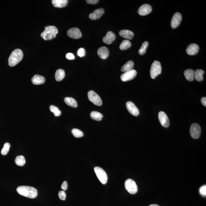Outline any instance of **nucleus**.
I'll list each match as a JSON object with an SVG mask.
<instances>
[{"instance_id":"1","label":"nucleus","mask_w":206,"mask_h":206,"mask_svg":"<svg viewBox=\"0 0 206 206\" xmlns=\"http://www.w3.org/2000/svg\"><path fill=\"white\" fill-rule=\"evenodd\" d=\"M17 191L20 195L30 199L35 198L37 195V191L33 187L28 186H20L18 187Z\"/></svg>"},{"instance_id":"2","label":"nucleus","mask_w":206,"mask_h":206,"mask_svg":"<svg viewBox=\"0 0 206 206\" xmlns=\"http://www.w3.org/2000/svg\"><path fill=\"white\" fill-rule=\"evenodd\" d=\"M24 57V54L22 50L16 49L13 51L10 56L8 63L10 66H15L19 62L22 61Z\"/></svg>"},{"instance_id":"3","label":"nucleus","mask_w":206,"mask_h":206,"mask_svg":"<svg viewBox=\"0 0 206 206\" xmlns=\"http://www.w3.org/2000/svg\"><path fill=\"white\" fill-rule=\"evenodd\" d=\"M58 33V29L55 26H49L45 28V30L41 34L44 40H51L55 38Z\"/></svg>"},{"instance_id":"4","label":"nucleus","mask_w":206,"mask_h":206,"mask_svg":"<svg viewBox=\"0 0 206 206\" xmlns=\"http://www.w3.org/2000/svg\"><path fill=\"white\" fill-rule=\"evenodd\" d=\"M161 63L158 61H154L152 64L150 70V75L152 79H155L161 72Z\"/></svg>"},{"instance_id":"5","label":"nucleus","mask_w":206,"mask_h":206,"mask_svg":"<svg viewBox=\"0 0 206 206\" xmlns=\"http://www.w3.org/2000/svg\"><path fill=\"white\" fill-rule=\"evenodd\" d=\"M96 175L102 184H105L108 180V176L105 171L102 168L96 166L94 168Z\"/></svg>"},{"instance_id":"6","label":"nucleus","mask_w":206,"mask_h":206,"mask_svg":"<svg viewBox=\"0 0 206 206\" xmlns=\"http://www.w3.org/2000/svg\"><path fill=\"white\" fill-rule=\"evenodd\" d=\"M125 187L130 193L134 194L136 193L138 191V187L135 181L129 179L126 181Z\"/></svg>"},{"instance_id":"7","label":"nucleus","mask_w":206,"mask_h":206,"mask_svg":"<svg viewBox=\"0 0 206 206\" xmlns=\"http://www.w3.org/2000/svg\"><path fill=\"white\" fill-rule=\"evenodd\" d=\"M88 96L89 100L95 105L98 106L102 105V100L95 92L92 90L88 92Z\"/></svg>"},{"instance_id":"8","label":"nucleus","mask_w":206,"mask_h":206,"mask_svg":"<svg viewBox=\"0 0 206 206\" xmlns=\"http://www.w3.org/2000/svg\"><path fill=\"white\" fill-rule=\"evenodd\" d=\"M201 132L200 126L197 123H193L191 125L190 132L193 138L197 139L200 137Z\"/></svg>"},{"instance_id":"9","label":"nucleus","mask_w":206,"mask_h":206,"mask_svg":"<svg viewBox=\"0 0 206 206\" xmlns=\"http://www.w3.org/2000/svg\"><path fill=\"white\" fill-rule=\"evenodd\" d=\"M137 74V71L133 69L122 75L120 77L121 79L123 82L130 81L133 79L136 76Z\"/></svg>"},{"instance_id":"10","label":"nucleus","mask_w":206,"mask_h":206,"mask_svg":"<svg viewBox=\"0 0 206 206\" xmlns=\"http://www.w3.org/2000/svg\"><path fill=\"white\" fill-rule=\"evenodd\" d=\"M69 37L74 39H78L82 36L81 31L76 28H73L69 29L67 32Z\"/></svg>"},{"instance_id":"11","label":"nucleus","mask_w":206,"mask_h":206,"mask_svg":"<svg viewBox=\"0 0 206 206\" xmlns=\"http://www.w3.org/2000/svg\"><path fill=\"white\" fill-rule=\"evenodd\" d=\"M181 20H182V15L179 13H175L173 15L171 22V26L173 29L177 28L179 26Z\"/></svg>"},{"instance_id":"12","label":"nucleus","mask_w":206,"mask_h":206,"mask_svg":"<svg viewBox=\"0 0 206 206\" xmlns=\"http://www.w3.org/2000/svg\"><path fill=\"white\" fill-rule=\"evenodd\" d=\"M126 107L129 113L132 115L137 116L139 114V111L133 102L131 101L127 102L126 103Z\"/></svg>"},{"instance_id":"13","label":"nucleus","mask_w":206,"mask_h":206,"mask_svg":"<svg viewBox=\"0 0 206 206\" xmlns=\"http://www.w3.org/2000/svg\"><path fill=\"white\" fill-rule=\"evenodd\" d=\"M158 118L160 123L163 127H168L170 125V121L166 114L164 112L161 111L158 113Z\"/></svg>"},{"instance_id":"14","label":"nucleus","mask_w":206,"mask_h":206,"mask_svg":"<svg viewBox=\"0 0 206 206\" xmlns=\"http://www.w3.org/2000/svg\"><path fill=\"white\" fill-rule=\"evenodd\" d=\"M152 6L148 4L143 5L138 9V13L141 16H145L149 14L152 11Z\"/></svg>"},{"instance_id":"15","label":"nucleus","mask_w":206,"mask_h":206,"mask_svg":"<svg viewBox=\"0 0 206 206\" xmlns=\"http://www.w3.org/2000/svg\"><path fill=\"white\" fill-rule=\"evenodd\" d=\"M104 13V10L102 8L95 10L92 13H91L89 15V19L91 20H97L100 18Z\"/></svg>"},{"instance_id":"16","label":"nucleus","mask_w":206,"mask_h":206,"mask_svg":"<svg viewBox=\"0 0 206 206\" xmlns=\"http://www.w3.org/2000/svg\"><path fill=\"white\" fill-rule=\"evenodd\" d=\"M116 36L113 32H109L103 38V41L107 45H111L115 40Z\"/></svg>"},{"instance_id":"17","label":"nucleus","mask_w":206,"mask_h":206,"mask_svg":"<svg viewBox=\"0 0 206 206\" xmlns=\"http://www.w3.org/2000/svg\"><path fill=\"white\" fill-rule=\"evenodd\" d=\"M199 50L198 45L195 44H191L187 47L186 51L189 55H195L198 52Z\"/></svg>"},{"instance_id":"18","label":"nucleus","mask_w":206,"mask_h":206,"mask_svg":"<svg viewBox=\"0 0 206 206\" xmlns=\"http://www.w3.org/2000/svg\"><path fill=\"white\" fill-rule=\"evenodd\" d=\"M97 54L99 57L102 59L107 58L109 55L108 49L105 47H100L97 50Z\"/></svg>"},{"instance_id":"19","label":"nucleus","mask_w":206,"mask_h":206,"mask_svg":"<svg viewBox=\"0 0 206 206\" xmlns=\"http://www.w3.org/2000/svg\"><path fill=\"white\" fill-rule=\"evenodd\" d=\"M32 81L34 85L42 84L45 83V78L43 76L35 75L32 78Z\"/></svg>"},{"instance_id":"20","label":"nucleus","mask_w":206,"mask_h":206,"mask_svg":"<svg viewBox=\"0 0 206 206\" xmlns=\"http://www.w3.org/2000/svg\"><path fill=\"white\" fill-rule=\"evenodd\" d=\"M52 4L55 7L61 8L65 7L68 4L67 0H52Z\"/></svg>"},{"instance_id":"21","label":"nucleus","mask_w":206,"mask_h":206,"mask_svg":"<svg viewBox=\"0 0 206 206\" xmlns=\"http://www.w3.org/2000/svg\"><path fill=\"white\" fill-rule=\"evenodd\" d=\"M119 34L121 36L128 40H132L134 36L133 32L129 30H121L119 32Z\"/></svg>"},{"instance_id":"22","label":"nucleus","mask_w":206,"mask_h":206,"mask_svg":"<svg viewBox=\"0 0 206 206\" xmlns=\"http://www.w3.org/2000/svg\"><path fill=\"white\" fill-rule=\"evenodd\" d=\"M134 66V63L133 61L130 60L125 64L121 68V71L122 72H127L131 71L133 70Z\"/></svg>"},{"instance_id":"23","label":"nucleus","mask_w":206,"mask_h":206,"mask_svg":"<svg viewBox=\"0 0 206 206\" xmlns=\"http://www.w3.org/2000/svg\"><path fill=\"white\" fill-rule=\"evenodd\" d=\"M194 71L191 69L185 70L184 75L186 79L189 81H192L194 79Z\"/></svg>"},{"instance_id":"24","label":"nucleus","mask_w":206,"mask_h":206,"mask_svg":"<svg viewBox=\"0 0 206 206\" xmlns=\"http://www.w3.org/2000/svg\"><path fill=\"white\" fill-rule=\"evenodd\" d=\"M204 71L201 69H197L194 71V78L196 81L201 82L203 80V75Z\"/></svg>"},{"instance_id":"25","label":"nucleus","mask_w":206,"mask_h":206,"mask_svg":"<svg viewBox=\"0 0 206 206\" xmlns=\"http://www.w3.org/2000/svg\"><path fill=\"white\" fill-rule=\"evenodd\" d=\"M64 101L65 103L68 106L73 108L78 107V104L76 101L73 98L66 97L65 98Z\"/></svg>"},{"instance_id":"26","label":"nucleus","mask_w":206,"mask_h":206,"mask_svg":"<svg viewBox=\"0 0 206 206\" xmlns=\"http://www.w3.org/2000/svg\"><path fill=\"white\" fill-rule=\"evenodd\" d=\"M65 76L64 70L61 69L57 70L55 74V78L57 81H62Z\"/></svg>"},{"instance_id":"27","label":"nucleus","mask_w":206,"mask_h":206,"mask_svg":"<svg viewBox=\"0 0 206 206\" xmlns=\"http://www.w3.org/2000/svg\"><path fill=\"white\" fill-rule=\"evenodd\" d=\"M90 117L93 120L100 121L102 120L103 115L102 114L97 111H93L90 114Z\"/></svg>"},{"instance_id":"28","label":"nucleus","mask_w":206,"mask_h":206,"mask_svg":"<svg viewBox=\"0 0 206 206\" xmlns=\"http://www.w3.org/2000/svg\"><path fill=\"white\" fill-rule=\"evenodd\" d=\"M26 161L24 157L19 155L17 157L15 160V163L18 166H22L25 164Z\"/></svg>"},{"instance_id":"29","label":"nucleus","mask_w":206,"mask_h":206,"mask_svg":"<svg viewBox=\"0 0 206 206\" xmlns=\"http://www.w3.org/2000/svg\"><path fill=\"white\" fill-rule=\"evenodd\" d=\"M131 46V43L130 41L125 40L122 41L120 45V49L121 50H124L130 48Z\"/></svg>"},{"instance_id":"30","label":"nucleus","mask_w":206,"mask_h":206,"mask_svg":"<svg viewBox=\"0 0 206 206\" xmlns=\"http://www.w3.org/2000/svg\"><path fill=\"white\" fill-rule=\"evenodd\" d=\"M50 110L53 113L55 117H59L61 114V111L58 109V108L54 105L50 106Z\"/></svg>"},{"instance_id":"31","label":"nucleus","mask_w":206,"mask_h":206,"mask_svg":"<svg viewBox=\"0 0 206 206\" xmlns=\"http://www.w3.org/2000/svg\"><path fill=\"white\" fill-rule=\"evenodd\" d=\"M148 45V41H145L143 42L141 47H140L139 50V54L140 55H144L146 53V49Z\"/></svg>"},{"instance_id":"32","label":"nucleus","mask_w":206,"mask_h":206,"mask_svg":"<svg viewBox=\"0 0 206 206\" xmlns=\"http://www.w3.org/2000/svg\"><path fill=\"white\" fill-rule=\"evenodd\" d=\"M71 132L73 135L76 137H83V135H84L83 132L79 130V129L76 128L73 129L72 130Z\"/></svg>"},{"instance_id":"33","label":"nucleus","mask_w":206,"mask_h":206,"mask_svg":"<svg viewBox=\"0 0 206 206\" xmlns=\"http://www.w3.org/2000/svg\"><path fill=\"white\" fill-rule=\"evenodd\" d=\"M10 148L11 145L9 143H6L5 144L4 147L1 150V154L3 155H5L7 154Z\"/></svg>"},{"instance_id":"34","label":"nucleus","mask_w":206,"mask_h":206,"mask_svg":"<svg viewBox=\"0 0 206 206\" xmlns=\"http://www.w3.org/2000/svg\"><path fill=\"white\" fill-rule=\"evenodd\" d=\"M77 54L81 57H84L86 55L85 50L83 48H79L78 50Z\"/></svg>"},{"instance_id":"35","label":"nucleus","mask_w":206,"mask_h":206,"mask_svg":"<svg viewBox=\"0 0 206 206\" xmlns=\"http://www.w3.org/2000/svg\"><path fill=\"white\" fill-rule=\"evenodd\" d=\"M58 197L60 200H65L66 199V194L64 191H61L58 193Z\"/></svg>"},{"instance_id":"36","label":"nucleus","mask_w":206,"mask_h":206,"mask_svg":"<svg viewBox=\"0 0 206 206\" xmlns=\"http://www.w3.org/2000/svg\"><path fill=\"white\" fill-rule=\"evenodd\" d=\"M200 192L202 195L206 196V186L204 185L202 186L200 189Z\"/></svg>"},{"instance_id":"37","label":"nucleus","mask_w":206,"mask_h":206,"mask_svg":"<svg viewBox=\"0 0 206 206\" xmlns=\"http://www.w3.org/2000/svg\"><path fill=\"white\" fill-rule=\"evenodd\" d=\"M66 57L68 60H73L75 58V57L73 54L68 53L67 54Z\"/></svg>"},{"instance_id":"38","label":"nucleus","mask_w":206,"mask_h":206,"mask_svg":"<svg viewBox=\"0 0 206 206\" xmlns=\"http://www.w3.org/2000/svg\"><path fill=\"white\" fill-rule=\"evenodd\" d=\"M68 188V184L67 181H65L63 182L61 186V188L63 190L66 191Z\"/></svg>"},{"instance_id":"39","label":"nucleus","mask_w":206,"mask_h":206,"mask_svg":"<svg viewBox=\"0 0 206 206\" xmlns=\"http://www.w3.org/2000/svg\"><path fill=\"white\" fill-rule=\"evenodd\" d=\"M86 1L88 4L95 5L97 4L99 2V1L98 0H87Z\"/></svg>"},{"instance_id":"40","label":"nucleus","mask_w":206,"mask_h":206,"mask_svg":"<svg viewBox=\"0 0 206 206\" xmlns=\"http://www.w3.org/2000/svg\"><path fill=\"white\" fill-rule=\"evenodd\" d=\"M201 103L204 106L206 107V97H203L201 99Z\"/></svg>"},{"instance_id":"41","label":"nucleus","mask_w":206,"mask_h":206,"mask_svg":"<svg viewBox=\"0 0 206 206\" xmlns=\"http://www.w3.org/2000/svg\"><path fill=\"white\" fill-rule=\"evenodd\" d=\"M160 206L158 205H157V204H152V205H150V206Z\"/></svg>"}]
</instances>
